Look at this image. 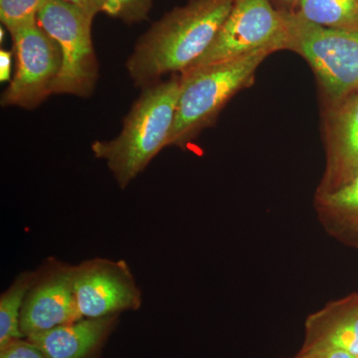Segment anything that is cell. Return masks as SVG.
<instances>
[{"mask_svg": "<svg viewBox=\"0 0 358 358\" xmlns=\"http://www.w3.org/2000/svg\"><path fill=\"white\" fill-rule=\"evenodd\" d=\"M322 200L334 213L358 223V173L345 185L324 192Z\"/></svg>", "mask_w": 358, "mask_h": 358, "instance_id": "cell-16", "label": "cell"}, {"mask_svg": "<svg viewBox=\"0 0 358 358\" xmlns=\"http://www.w3.org/2000/svg\"><path fill=\"white\" fill-rule=\"evenodd\" d=\"M294 358H355L345 350L329 345L324 341H317L307 350L301 352L298 357Z\"/></svg>", "mask_w": 358, "mask_h": 358, "instance_id": "cell-19", "label": "cell"}, {"mask_svg": "<svg viewBox=\"0 0 358 358\" xmlns=\"http://www.w3.org/2000/svg\"><path fill=\"white\" fill-rule=\"evenodd\" d=\"M288 40V10H278L271 0H234L210 47L189 69L256 52L284 50Z\"/></svg>", "mask_w": 358, "mask_h": 358, "instance_id": "cell-6", "label": "cell"}, {"mask_svg": "<svg viewBox=\"0 0 358 358\" xmlns=\"http://www.w3.org/2000/svg\"><path fill=\"white\" fill-rule=\"evenodd\" d=\"M11 38L15 72L2 93L1 105L32 110L52 95L62 54L57 42L38 23L18 30Z\"/></svg>", "mask_w": 358, "mask_h": 358, "instance_id": "cell-7", "label": "cell"}, {"mask_svg": "<svg viewBox=\"0 0 358 358\" xmlns=\"http://www.w3.org/2000/svg\"><path fill=\"white\" fill-rule=\"evenodd\" d=\"M271 54L256 52L181 73L180 94L167 147H183L211 126L226 103L252 83L256 70Z\"/></svg>", "mask_w": 358, "mask_h": 358, "instance_id": "cell-3", "label": "cell"}, {"mask_svg": "<svg viewBox=\"0 0 358 358\" xmlns=\"http://www.w3.org/2000/svg\"><path fill=\"white\" fill-rule=\"evenodd\" d=\"M73 286L82 317L100 319L141 307V292L126 261L94 258L74 266Z\"/></svg>", "mask_w": 358, "mask_h": 358, "instance_id": "cell-8", "label": "cell"}, {"mask_svg": "<svg viewBox=\"0 0 358 358\" xmlns=\"http://www.w3.org/2000/svg\"><path fill=\"white\" fill-rule=\"evenodd\" d=\"M64 1L78 7L93 18L100 13L99 0H64Z\"/></svg>", "mask_w": 358, "mask_h": 358, "instance_id": "cell-21", "label": "cell"}, {"mask_svg": "<svg viewBox=\"0 0 358 358\" xmlns=\"http://www.w3.org/2000/svg\"><path fill=\"white\" fill-rule=\"evenodd\" d=\"M154 0H99L100 13L126 24L147 20Z\"/></svg>", "mask_w": 358, "mask_h": 358, "instance_id": "cell-17", "label": "cell"}, {"mask_svg": "<svg viewBox=\"0 0 358 358\" xmlns=\"http://www.w3.org/2000/svg\"><path fill=\"white\" fill-rule=\"evenodd\" d=\"M44 0H0V20L13 34L18 30L36 24L37 15Z\"/></svg>", "mask_w": 358, "mask_h": 358, "instance_id": "cell-15", "label": "cell"}, {"mask_svg": "<svg viewBox=\"0 0 358 358\" xmlns=\"http://www.w3.org/2000/svg\"><path fill=\"white\" fill-rule=\"evenodd\" d=\"M74 266L49 257L37 268L20 315L24 338L83 319L73 286Z\"/></svg>", "mask_w": 358, "mask_h": 358, "instance_id": "cell-9", "label": "cell"}, {"mask_svg": "<svg viewBox=\"0 0 358 358\" xmlns=\"http://www.w3.org/2000/svg\"><path fill=\"white\" fill-rule=\"evenodd\" d=\"M119 315L83 319L26 338L45 358H96Z\"/></svg>", "mask_w": 358, "mask_h": 358, "instance_id": "cell-11", "label": "cell"}, {"mask_svg": "<svg viewBox=\"0 0 358 358\" xmlns=\"http://www.w3.org/2000/svg\"><path fill=\"white\" fill-rule=\"evenodd\" d=\"M180 94V75L143 89L114 140L92 143L95 157L105 160L122 189L167 147Z\"/></svg>", "mask_w": 358, "mask_h": 358, "instance_id": "cell-2", "label": "cell"}, {"mask_svg": "<svg viewBox=\"0 0 358 358\" xmlns=\"http://www.w3.org/2000/svg\"><path fill=\"white\" fill-rule=\"evenodd\" d=\"M287 49L300 54L315 72L327 107L358 92V30L324 27L288 11Z\"/></svg>", "mask_w": 358, "mask_h": 358, "instance_id": "cell-4", "label": "cell"}, {"mask_svg": "<svg viewBox=\"0 0 358 358\" xmlns=\"http://www.w3.org/2000/svg\"><path fill=\"white\" fill-rule=\"evenodd\" d=\"M280 1L288 7L287 10L291 11V13H294V11L296 10V8H298L299 2H300V0H280Z\"/></svg>", "mask_w": 358, "mask_h": 358, "instance_id": "cell-22", "label": "cell"}, {"mask_svg": "<svg viewBox=\"0 0 358 358\" xmlns=\"http://www.w3.org/2000/svg\"><path fill=\"white\" fill-rule=\"evenodd\" d=\"M294 13L324 27L358 30V0H300Z\"/></svg>", "mask_w": 358, "mask_h": 358, "instance_id": "cell-12", "label": "cell"}, {"mask_svg": "<svg viewBox=\"0 0 358 358\" xmlns=\"http://www.w3.org/2000/svg\"><path fill=\"white\" fill-rule=\"evenodd\" d=\"M37 271H25L0 296V348L15 339L24 338L20 329V315L28 291Z\"/></svg>", "mask_w": 358, "mask_h": 358, "instance_id": "cell-13", "label": "cell"}, {"mask_svg": "<svg viewBox=\"0 0 358 358\" xmlns=\"http://www.w3.org/2000/svg\"><path fill=\"white\" fill-rule=\"evenodd\" d=\"M13 55V51H7L4 49L0 51V81L2 83L10 80Z\"/></svg>", "mask_w": 358, "mask_h": 358, "instance_id": "cell-20", "label": "cell"}, {"mask_svg": "<svg viewBox=\"0 0 358 358\" xmlns=\"http://www.w3.org/2000/svg\"><path fill=\"white\" fill-rule=\"evenodd\" d=\"M326 136L329 192L358 173V92L327 110Z\"/></svg>", "mask_w": 358, "mask_h": 358, "instance_id": "cell-10", "label": "cell"}, {"mask_svg": "<svg viewBox=\"0 0 358 358\" xmlns=\"http://www.w3.org/2000/svg\"><path fill=\"white\" fill-rule=\"evenodd\" d=\"M234 0H189L155 21L136 42L127 70L145 89L169 73L189 69L210 47Z\"/></svg>", "mask_w": 358, "mask_h": 358, "instance_id": "cell-1", "label": "cell"}, {"mask_svg": "<svg viewBox=\"0 0 358 358\" xmlns=\"http://www.w3.org/2000/svg\"><path fill=\"white\" fill-rule=\"evenodd\" d=\"M0 358H45L28 339H15L0 348Z\"/></svg>", "mask_w": 358, "mask_h": 358, "instance_id": "cell-18", "label": "cell"}, {"mask_svg": "<svg viewBox=\"0 0 358 358\" xmlns=\"http://www.w3.org/2000/svg\"><path fill=\"white\" fill-rule=\"evenodd\" d=\"M355 358H358V357H355Z\"/></svg>", "mask_w": 358, "mask_h": 358, "instance_id": "cell-23", "label": "cell"}, {"mask_svg": "<svg viewBox=\"0 0 358 358\" xmlns=\"http://www.w3.org/2000/svg\"><path fill=\"white\" fill-rule=\"evenodd\" d=\"M94 18L64 0H44L37 23L57 42L62 65L52 95H73L88 98L99 78L92 25Z\"/></svg>", "mask_w": 358, "mask_h": 358, "instance_id": "cell-5", "label": "cell"}, {"mask_svg": "<svg viewBox=\"0 0 358 358\" xmlns=\"http://www.w3.org/2000/svg\"><path fill=\"white\" fill-rule=\"evenodd\" d=\"M317 341H324L357 357L358 307L334 320Z\"/></svg>", "mask_w": 358, "mask_h": 358, "instance_id": "cell-14", "label": "cell"}]
</instances>
